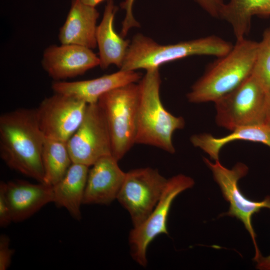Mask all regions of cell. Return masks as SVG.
<instances>
[{
  "mask_svg": "<svg viewBox=\"0 0 270 270\" xmlns=\"http://www.w3.org/2000/svg\"><path fill=\"white\" fill-rule=\"evenodd\" d=\"M42 66L56 81L82 76L100 66V60L92 49L76 44L53 45L44 51Z\"/></svg>",
  "mask_w": 270,
  "mask_h": 270,
  "instance_id": "cell-12",
  "label": "cell"
},
{
  "mask_svg": "<svg viewBox=\"0 0 270 270\" xmlns=\"http://www.w3.org/2000/svg\"><path fill=\"white\" fill-rule=\"evenodd\" d=\"M112 155L100 159L89 170L83 204L108 205L117 199L126 173Z\"/></svg>",
  "mask_w": 270,
  "mask_h": 270,
  "instance_id": "cell-13",
  "label": "cell"
},
{
  "mask_svg": "<svg viewBox=\"0 0 270 270\" xmlns=\"http://www.w3.org/2000/svg\"><path fill=\"white\" fill-rule=\"evenodd\" d=\"M252 74L266 92L270 91V28L266 30L258 48Z\"/></svg>",
  "mask_w": 270,
  "mask_h": 270,
  "instance_id": "cell-22",
  "label": "cell"
},
{
  "mask_svg": "<svg viewBox=\"0 0 270 270\" xmlns=\"http://www.w3.org/2000/svg\"><path fill=\"white\" fill-rule=\"evenodd\" d=\"M204 160L212 170L224 198L230 204L229 210L220 216L234 217L244 224L252 238L256 250L254 260L256 262L262 256L257 244L252 218L262 208L270 210V196H266L262 202H254L246 198L242 194L238 182L248 173V168L245 164L238 163L232 170H230L223 166L220 160L215 161L214 163L206 158H204Z\"/></svg>",
  "mask_w": 270,
  "mask_h": 270,
  "instance_id": "cell-8",
  "label": "cell"
},
{
  "mask_svg": "<svg viewBox=\"0 0 270 270\" xmlns=\"http://www.w3.org/2000/svg\"><path fill=\"white\" fill-rule=\"evenodd\" d=\"M256 262L257 269L260 270H270V256L267 257L262 256Z\"/></svg>",
  "mask_w": 270,
  "mask_h": 270,
  "instance_id": "cell-27",
  "label": "cell"
},
{
  "mask_svg": "<svg viewBox=\"0 0 270 270\" xmlns=\"http://www.w3.org/2000/svg\"><path fill=\"white\" fill-rule=\"evenodd\" d=\"M67 144L72 162L89 167L112 155L109 130L98 103L88 104L82 122Z\"/></svg>",
  "mask_w": 270,
  "mask_h": 270,
  "instance_id": "cell-10",
  "label": "cell"
},
{
  "mask_svg": "<svg viewBox=\"0 0 270 270\" xmlns=\"http://www.w3.org/2000/svg\"><path fill=\"white\" fill-rule=\"evenodd\" d=\"M13 222L10 207L6 198L5 182L0 183V226L6 228Z\"/></svg>",
  "mask_w": 270,
  "mask_h": 270,
  "instance_id": "cell-25",
  "label": "cell"
},
{
  "mask_svg": "<svg viewBox=\"0 0 270 270\" xmlns=\"http://www.w3.org/2000/svg\"><path fill=\"white\" fill-rule=\"evenodd\" d=\"M84 4L96 8V6L106 0H80Z\"/></svg>",
  "mask_w": 270,
  "mask_h": 270,
  "instance_id": "cell-28",
  "label": "cell"
},
{
  "mask_svg": "<svg viewBox=\"0 0 270 270\" xmlns=\"http://www.w3.org/2000/svg\"><path fill=\"white\" fill-rule=\"evenodd\" d=\"M159 68L146 70L140 80L136 144L152 146L174 154L172 136L185 126L182 117L174 116L160 98Z\"/></svg>",
  "mask_w": 270,
  "mask_h": 270,
  "instance_id": "cell-2",
  "label": "cell"
},
{
  "mask_svg": "<svg viewBox=\"0 0 270 270\" xmlns=\"http://www.w3.org/2000/svg\"><path fill=\"white\" fill-rule=\"evenodd\" d=\"M118 8L113 0H108L102 20L97 27L96 39L99 48L100 66L106 69L114 64L122 68L126 58L130 42L118 35L114 28V20Z\"/></svg>",
  "mask_w": 270,
  "mask_h": 270,
  "instance_id": "cell-17",
  "label": "cell"
},
{
  "mask_svg": "<svg viewBox=\"0 0 270 270\" xmlns=\"http://www.w3.org/2000/svg\"><path fill=\"white\" fill-rule=\"evenodd\" d=\"M168 181L158 170L150 168L126 173L116 200L129 213L134 227L142 224L152 213Z\"/></svg>",
  "mask_w": 270,
  "mask_h": 270,
  "instance_id": "cell-9",
  "label": "cell"
},
{
  "mask_svg": "<svg viewBox=\"0 0 270 270\" xmlns=\"http://www.w3.org/2000/svg\"><path fill=\"white\" fill-rule=\"evenodd\" d=\"M6 198L12 221L20 222L30 218L44 206L54 202L53 186L16 180L5 182Z\"/></svg>",
  "mask_w": 270,
  "mask_h": 270,
  "instance_id": "cell-14",
  "label": "cell"
},
{
  "mask_svg": "<svg viewBox=\"0 0 270 270\" xmlns=\"http://www.w3.org/2000/svg\"><path fill=\"white\" fill-rule=\"evenodd\" d=\"M10 240L6 234L0 236V270H6L10 266L14 250L10 248Z\"/></svg>",
  "mask_w": 270,
  "mask_h": 270,
  "instance_id": "cell-24",
  "label": "cell"
},
{
  "mask_svg": "<svg viewBox=\"0 0 270 270\" xmlns=\"http://www.w3.org/2000/svg\"><path fill=\"white\" fill-rule=\"evenodd\" d=\"M89 166L72 163L64 178L53 186L54 203L67 210L76 220L82 219L81 206L89 172Z\"/></svg>",
  "mask_w": 270,
  "mask_h": 270,
  "instance_id": "cell-18",
  "label": "cell"
},
{
  "mask_svg": "<svg viewBox=\"0 0 270 270\" xmlns=\"http://www.w3.org/2000/svg\"><path fill=\"white\" fill-rule=\"evenodd\" d=\"M194 184L192 178L184 174L168 179L163 194L152 213L142 224L131 230L129 236L130 254L139 265L147 266V251L150 243L158 236L168 234V217L175 198L192 188Z\"/></svg>",
  "mask_w": 270,
  "mask_h": 270,
  "instance_id": "cell-7",
  "label": "cell"
},
{
  "mask_svg": "<svg viewBox=\"0 0 270 270\" xmlns=\"http://www.w3.org/2000/svg\"><path fill=\"white\" fill-rule=\"evenodd\" d=\"M44 183L52 186L60 182L72 164L67 142L45 138L42 154Z\"/></svg>",
  "mask_w": 270,
  "mask_h": 270,
  "instance_id": "cell-21",
  "label": "cell"
},
{
  "mask_svg": "<svg viewBox=\"0 0 270 270\" xmlns=\"http://www.w3.org/2000/svg\"><path fill=\"white\" fill-rule=\"evenodd\" d=\"M267 94L251 74L238 88L214 102L216 124L230 131L263 124Z\"/></svg>",
  "mask_w": 270,
  "mask_h": 270,
  "instance_id": "cell-6",
  "label": "cell"
},
{
  "mask_svg": "<svg viewBox=\"0 0 270 270\" xmlns=\"http://www.w3.org/2000/svg\"><path fill=\"white\" fill-rule=\"evenodd\" d=\"M45 138L36 110L20 108L1 115V158L10 168L44 183L42 154Z\"/></svg>",
  "mask_w": 270,
  "mask_h": 270,
  "instance_id": "cell-1",
  "label": "cell"
},
{
  "mask_svg": "<svg viewBox=\"0 0 270 270\" xmlns=\"http://www.w3.org/2000/svg\"><path fill=\"white\" fill-rule=\"evenodd\" d=\"M236 140L260 143L270 148V130L265 125L260 124L236 128L231 134L222 138L202 134L193 135L190 138L194 147L202 150L214 161L219 160L220 154L224 146Z\"/></svg>",
  "mask_w": 270,
  "mask_h": 270,
  "instance_id": "cell-19",
  "label": "cell"
},
{
  "mask_svg": "<svg viewBox=\"0 0 270 270\" xmlns=\"http://www.w3.org/2000/svg\"><path fill=\"white\" fill-rule=\"evenodd\" d=\"M100 13L94 7L80 0H72L66 20L60 29L61 44H71L94 49L97 46L96 32Z\"/></svg>",
  "mask_w": 270,
  "mask_h": 270,
  "instance_id": "cell-16",
  "label": "cell"
},
{
  "mask_svg": "<svg viewBox=\"0 0 270 270\" xmlns=\"http://www.w3.org/2000/svg\"><path fill=\"white\" fill-rule=\"evenodd\" d=\"M142 78L136 71L119 72L92 80L66 82L56 81L52 89L54 93L70 96L87 104L98 103L104 94L114 89L130 84L136 83Z\"/></svg>",
  "mask_w": 270,
  "mask_h": 270,
  "instance_id": "cell-15",
  "label": "cell"
},
{
  "mask_svg": "<svg viewBox=\"0 0 270 270\" xmlns=\"http://www.w3.org/2000/svg\"><path fill=\"white\" fill-rule=\"evenodd\" d=\"M263 124L270 130V91L266 96Z\"/></svg>",
  "mask_w": 270,
  "mask_h": 270,
  "instance_id": "cell-26",
  "label": "cell"
},
{
  "mask_svg": "<svg viewBox=\"0 0 270 270\" xmlns=\"http://www.w3.org/2000/svg\"><path fill=\"white\" fill-rule=\"evenodd\" d=\"M139 86L136 83L103 95L98 103L109 130L112 156L121 160L136 144Z\"/></svg>",
  "mask_w": 270,
  "mask_h": 270,
  "instance_id": "cell-5",
  "label": "cell"
},
{
  "mask_svg": "<svg viewBox=\"0 0 270 270\" xmlns=\"http://www.w3.org/2000/svg\"><path fill=\"white\" fill-rule=\"evenodd\" d=\"M258 42L244 38L236 40L231 50L218 58L188 94L190 103L215 102L230 93L252 74Z\"/></svg>",
  "mask_w": 270,
  "mask_h": 270,
  "instance_id": "cell-3",
  "label": "cell"
},
{
  "mask_svg": "<svg viewBox=\"0 0 270 270\" xmlns=\"http://www.w3.org/2000/svg\"><path fill=\"white\" fill-rule=\"evenodd\" d=\"M233 46L230 42L215 36L164 46L138 34L130 42L120 70L159 68L166 63L192 56L220 58L228 54Z\"/></svg>",
  "mask_w": 270,
  "mask_h": 270,
  "instance_id": "cell-4",
  "label": "cell"
},
{
  "mask_svg": "<svg viewBox=\"0 0 270 270\" xmlns=\"http://www.w3.org/2000/svg\"><path fill=\"white\" fill-rule=\"evenodd\" d=\"M254 16H270V0H230L223 6L219 18L232 26L236 40H239L248 34Z\"/></svg>",
  "mask_w": 270,
  "mask_h": 270,
  "instance_id": "cell-20",
  "label": "cell"
},
{
  "mask_svg": "<svg viewBox=\"0 0 270 270\" xmlns=\"http://www.w3.org/2000/svg\"><path fill=\"white\" fill-rule=\"evenodd\" d=\"M88 104L58 93L44 98L36 110L45 138L67 142L82 122Z\"/></svg>",
  "mask_w": 270,
  "mask_h": 270,
  "instance_id": "cell-11",
  "label": "cell"
},
{
  "mask_svg": "<svg viewBox=\"0 0 270 270\" xmlns=\"http://www.w3.org/2000/svg\"><path fill=\"white\" fill-rule=\"evenodd\" d=\"M136 0H125L120 4L121 8L126 10L125 18L122 22L120 34L126 36L129 30L132 28L140 27L139 23L133 16L132 7ZM210 16L219 18L220 10L224 5L223 0H194Z\"/></svg>",
  "mask_w": 270,
  "mask_h": 270,
  "instance_id": "cell-23",
  "label": "cell"
}]
</instances>
